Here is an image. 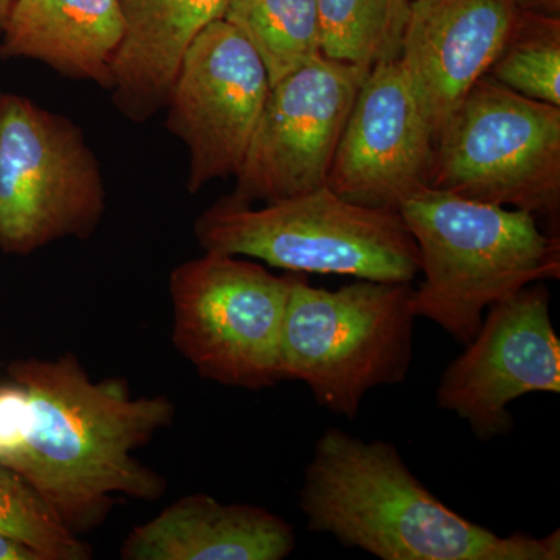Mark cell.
Masks as SVG:
<instances>
[{"label":"cell","instance_id":"obj_7","mask_svg":"<svg viewBox=\"0 0 560 560\" xmlns=\"http://www.w3.org/2000/svg\"><path fill=\"white\" fill-rule=\"evenodd\" d=\"M102 165L79 125L0 92V249L27 256L88 238L105 217Z\"/></svg>","mask_w":560,"mask_h":560},{"label":"cell","instance_id":"obj_14","mask_svg":"<svg viewBox=\"0 0 560 560\" xmlns=\"http://www.w3.org/2000/svg\"><path fill=\"white\" fill-rule=\"evenodd\" d=\"M296 533L279 515L254 504L221 503L206 493L176 500L124 541L125 560H282L296 550Z\"/></svg>","mask_w":560,"mask_h":560},{"label":"cell","instance_id":"obj_20","mask_svg":"<svg viewBox=\"0 0 560 560\" xmlns=\"http://www.w3.org/2000/svg\"><path fill=\"white\" fill-rule=\"evenodd\" d=\"M0 534L27 545L44 560H88L92 550L51 511L21 475L0 464Z\"/></svg>","mask_w":560,"mask_h":560},{"label":"cell","instance_id":"obj_21","mask_svg":"<svg viewBox=\"0 0 560 560\" xmlns=\"http://www.w3.org/2000/svg\"><path fill=\"white\" fill-rule=\"evenodd\" d=\"M27 397L16 382L0 386V464L20 448L24 436Z\"/></svg>","mask_w":560,"mask_h":560},{"label":"cell","instance_id":"obj_23","mask_svg":"<svg viewBox=\"0 0 560 560\" xmlns=\"http://www.w3.org/2000/svg\"><path fill=\"white\" fill-rule=\"evenodd\" d=\"M515 7L526 13L544 14V16L559 18L560 0H511Z\"/></svg>","mask_w":560,"mask_h":560},{"label":"cell","instance_id":"obj_3","mask_svg":"<svg viewBox=\"0 0 560 560\" xmlns=\"http://www.w3.org/2000/svg\"><path fill=\"white\" fill-rule=\"evenodd\" d=\"M399 212L418 245L423 275L412 312L460 345L474 340L493 304L530 283L560 278L559 238L545 234L525 210L429 187Z\"/></svg>","mask_w":560,"mask_h":560},{"label":"cell","instance_id":"obj_4","mask_svg":"<svg viewBox=\"0 0 560 560\" xmlns=\"http://www.w3.org/2000/svg\"><path fill=\"white\" fill-rule=\"evenodd\" d=\"M209 253L253 257L291 272L412 283L420 254L399 210L345 200L329 186L264 208L223 197L195 221Z\"/></svg>","mask_w":560,"mask_h":560},{"label":"cell","instance_id":"obj_18","mask_svg":"<svg viewBox=\"0 0 560 560\" xmlns=\"http://www.w3.org/2000/svg\"><path fill=\"white\" fill-rule=\"evenodd\" d=\"M316 5L324 57L366 70L399 60L412 0H316Z\"/></svg>","mask_w":560,"mask_h":560},{"label":"cell","instance_id":"obj_10","mask_svg":"<svg viewBox=\"0 0 560 560\" xmlns=\"http://www.w3.org/2000/svg\"><path fill=\"white\" fill-rule=\"evenodd\" d=\"M270 91L264 62L231 22H212L190 44L165 105L168 131L189 153V194L237 175Z\"/></svg>","mask_w":560,"mask_h":560},{"label":"cell","instance_id":"obj_9","mask_svg":"<svg viewBox=\"0 0 560 560\" xmlns=\"http://www.w3.org/2000/svg\"><path fill=\"white\" fill-rule=\"evenodd\" d=\"M368 72L323 55L271 86L231 197L268 205L326 187Z\"/></svg>","mask_w":560,"mask_h":560},{"label":"cell","instance_id":"obj_24","mask_svg":"<svg viewBox=\"0 0 560 560\" xmlns=\"http://www.w3.org/2000/svg\"><path fill=\"white\" fill-rule=\"evenodd\" d=\"M13 3L14 0H0V33H2L3 24H5L7 16H9Z\"/></svg>","mask_w":560,"mask_h":560},{"label":"cell","instance_id":"obj_2","mask_svg":"<svg viewBox=\"0 0 560 560\" xmlns=\"http://www.w3.org/2000/svg\"><path fill=\"white\" fill-rule=\"evenodd\" d=\"M307 528L382 560H558L560 533L501 537L433 495L399 451L330 427L300 490Z\"/></svg>","mask_w":560,"mask_h":560},{"label":"cell","instance_id":"obj_17","mask_svg":"<svg viewBox=\"0 0 560 560\" xmlns=\"http://www.w3.org/2000/svg\"><path fill=\"white\" fill-rule=\"evenodd\" d=\"M223 20L248 39L271 86L323 57L316 0H231Z\"/></svg>","mask_w":560,"mask_h":560},{"label":"cell","instance_id":"obj_1","mask_svg":"<svg viewBox=\"0 0 560 560\" xmlns=\"http://www.w3.org/2000/svg\"><path fill=\"white\" fill-rule=\"evenodd\" d=\"M27 397L20 448L2 466L21 475L72 533L97 528L114 497L158 500L161 475L132 453L171 425L165 396L135 397L120 378L92 381L70 353L11 364Z\"/></svg>","mask_w":560,"mask_h":560},{"label":"cell","instance_id":"obj_5","mask_svg":"<svg viewBox=\"0 0 560 560\" xmlns=\"http://www.w3.org/2000/svg\"><path fill=\"white\" fill-rule=\"evenodd\" d=\"M412 294L411 283L359 279L326 290L293 276L280 330V378L305 383L319 407L357 419L370 390L407 381Z\"/></svg>","mask_w":560,"mask_h":560},{"label":"cell","instance_id":"obj_11","mask_svg":"<svg viewBox=\"0 0 560 560\" xmlns=\"http://www.w3.org/2000/svg\"><path fill=\"white\" fill-rule=\"evenodd\" d=\"M544 282L497 302L480 330L448 364L436 390L438 407L469 423L480 440L510 433L512 401L533 393H560V341Z\"/></svg>","mask_w":560,"mask_h":560},{"label":"cell","instance_id":"obj_13","mask_svg":"<svg viewBox=\"0 0 560 560\" xmlns=\"http://www.w3.org/2000/svg\"><path fill=\"white\" fill-rule=\"evenodd\" d=\"M521 10L511 0H416L400 65L434 136L488 75Z\"/></svg>","mask_w":560,"mask_h":560},{"label":"cell","instance_id":"obj_6","mask_svg":"<svg viewBox=\"0 0 560 560\" xmlns=\"http://www.w3.org/2000/svg\"><path fill=\"white\" fill-rule=\"evenodd\" d=\"M430 189L558 215L560 106L482 77L438 132Z\"/></svg>","mask_w":560,"mask_h":560},{"label":"cell","instance_id":"obj_16","mask_svg":"<svg viewBox=\"0 0 560 560\" xmlns=\"http://www.w3.org/2000/svg\"><path fill=\"white\" fill-rule=\"evenodd\" d=\"M121 38L120 0H14L0 33V57L39 61L109 91Z\"/></svg>","mask_w":560,"mask_h":560},{"label":"cell","instance_id":"obj_22","mask_svg":"<svg viewBox=\"0 0 560 560\" xmlns=\"http://www.w3.org/2000/svg\"><path fill=\"white\" fill-rule=\"evenodd\" d=\"M0 560H44L27 545L0 534Z\"/></svg>","mask_w":560,"mask_h":560},{"label":"cell","instance_id":"obj_19","mask_svg":"<svg viewBox=\"0 0 560 560\" xmlns=\"http://www.w3.org/2000/svg\"><path fill=\"white\" fill-rule=\"evenodd\" d=\"M488 75L533 101L560 106V18L521 11Z\"/></svg>","mask_w":560,"mask_h":560},{"label":"cell","instance_id":"obj_15","mask_svg":"<svg viewBox=\"0 0 560 560\" xmlns=\"http://www.w3.org/2000/svg\"><path fill=\"white\" fill-rule=\"evenodd\" d=\"M231 0H120L124 38L113 62L110 94L128 120L142 124L167 105L190 44L223 20Z\"/></svg>","mask_w":560,"mask_h":560},{"label":"cell","instance_id":"obj_8","mask_svg":"<svg viewBox=\"0 0 560 560\" xmlns=\"http://www.w3.org/2000/svg\"><path fill=\"white\" fill-rule=\"evenodd\" d=\"M293 276L230 254L184 261L171 276L173 342L206 381L264 389L282 382L280 330Z\"/></svg>","mask_w":560,"mask_h":560},{"label":"cell","instance_id":"obj_12","mask_svg":"<svg viewBox=\"0 0 560 560\" xmlns=\"http://www.w3.org/2000/svg\"><path fill=\"white\" fill-rule=\"evenodd\" d=\"M436 136L400 61L368 72L335 151L327 186L368 208L399 210L429 189Z\"/></svg>","mask_w":560,"mask_h":560},{"label":"cell","instance_id":"obj_25","mask_svg":"<svg viewBox=\"0 0 560 560\" xmlns=\"http://www.w3.org/2000/svg\"><path fill=\"white\" fill-rule=\"evenodd\" d=\"M412 2H416V0H412Z\"/></svg>","mask_w":560,"mask_h":560}]
</instances>
